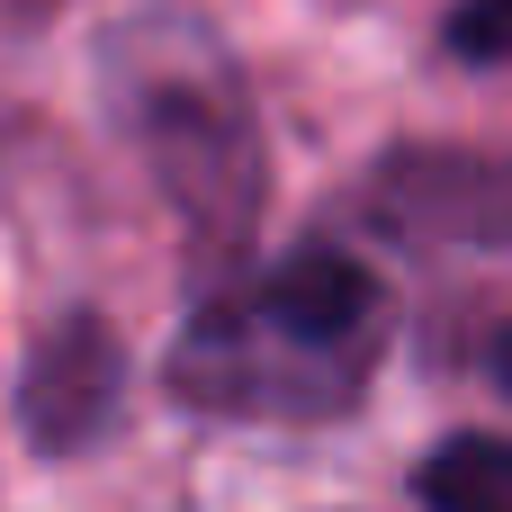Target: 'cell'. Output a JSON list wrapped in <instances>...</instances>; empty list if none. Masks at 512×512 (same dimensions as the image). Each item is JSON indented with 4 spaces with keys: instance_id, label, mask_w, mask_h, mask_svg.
Returning a JSON list of instances; mask_svg holds the SVG:
<instances>
[{
    "instance_id": "3",
    "label": "cell",
    "mask_w": 512,
    "mask_h": 512,
    "mask_svg": "<svg viewBox=\"0 0 512 512\" xmlns=\"http://www.w3.org/2000/svg\"><path fill=\"white\" fill-rule=\"evenodd\" d=\"M117 405H126V333L108 315H90V306L45 324V342L18 369V432H27V450L36 459H72V450L108 441Z\"/></svg>"
},
{
    "instance_id": "5",
    "label": "cell",
    "mask_w": 512,
    "mask_h": 512,
    "mask_svg": "<svg viewBox=\"0 0 512 512\" xmlns=\"http://www.w3.org/2000/svg\"><path fill=\"white\" fill-rule=\"evenodd\" d=\"M441 45H450L468 72H495L504 45H512V0H459L450 27H441Z\"/></svg>"
},
{
    "instance_id": "1",
    "label": "cell",
    "mask_w": 512,
    "mask_h": 512,
    "mask_svg": "<svg viewBox=\"0 0 512 512\" xmlns=\"http://www.w3.org/2000/svg\"><path fill=\"white\" fill-rule=\"evenodd\" d=\"M387 333H396L387 279L351 243H297L261 270H225L198 297V315L162 360V387L207 423L315 432L369 396Z\"/></svg>"
},
{
    "instance_id": "2",
    "label": "cell",
    "mask_w": 512,
    "mask_h": 512,
    "mask_svg": "<svg viewBox=\"0 0 512 512\" xmlns=\"http://www.w3.org/2000/svg\"><path fill=\"white\" fill-rule=\"evenodd\" d=\"M99 72H108V108L135 135V153H144L162 207L180 216L189 252L225 279L243 261L261 189H270L261 108H252L234 45L189 9H135L99 36Z\"/></svg>"
},
{
    "instance_id": "4",
    "label": "cell",
    "mask_w": 512,
    "mask_h": 512,
    "mask_svg": "<svg viewBox=\"0 0 512 512\" xmlns=\"http://www.w3.org/2000/svg\"><path fill=\"white\" fill-rule=\"evenodd\" d=\"M414 504L423 512H512V441L504 432H450L441 450L414 459Z\"/></svg>"
}]
</instances>
